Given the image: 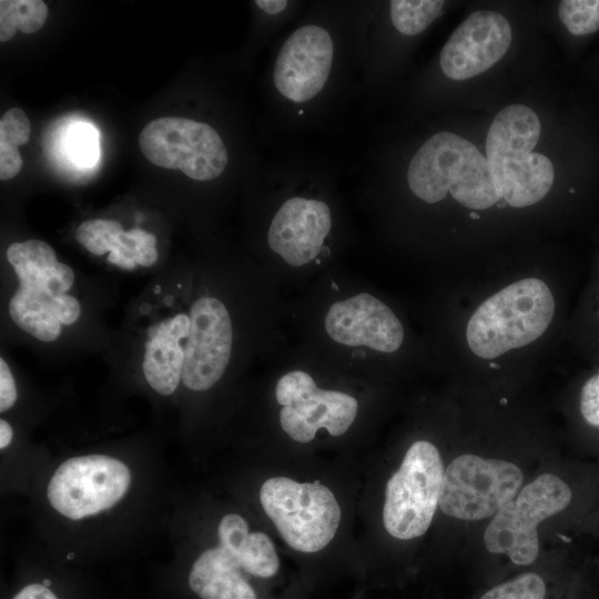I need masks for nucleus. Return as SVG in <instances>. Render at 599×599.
I'll return each mask as SVG.
<instances>
[{
  "instance_id": "20",
  "label": "nucleus",
  "mask_w": 599,
  "mask_h": 599,
  "mask_svg": "<svg viewBox=\"0 0 599 599\" xmlns=\"http://www.w3.org/2000/svg\"><path fill=\"white\" fill-rule=\"evenodd\" d=\"M220 546L234 555L241 562L243 570L251 576L270 578L280 568L274 545L270 537L263 532H247L234 544Z\"/></svg>"
},
{
  "instance_id": "28",
  "label": "nucleus",
  "mask_w": 599,
  "mask_h": 599,
  "mask_svg": "<svg viewBox=\"0 0 599 599\" xmlns=\"http://www.w3.org/2000/svg\"><path fill=\"white\" fill-rule=\"evenodd\" d=\"M17 400V387L7 362L0 358V412L10 409Z\"/></svg>"
},
{
  "instance_id": "12",
  "label": "nucleus",
  "mask_w": 599,
  "mask_h": 599,
  "mask_svg": "<svg viewBox=\"0 0 599 599\" xmlns=\"http://www.w3.org/2000/svg\"><path fill=\"white\" fill-rule=\"evenodd\" d=\"M190 319L189 336L183 343L182 382L187 389L203 392L221 379L229 365L233 327L226 306L213 296L195 300Z\"/></svg>"
},
{
  "instance_id": "2",
  "label": "nucleus",
  "mask_w": 599,
  "mask_h": 599,
  "mask_svg": "<svg viewBox=\"0 0 599 599\" xmlns=\"http://www.w3.org/2000/svg\"><path fill=\"white\" fill-rule=\"evenodd\" d=\"M410 191L426 203H437L449 192L461 205L486 210L500 197L485 155L466 139L447 131L430 136L407 169Z\"/></svg>"
},
{
  "instance_id": "17",
  "label": "nucleus",
  "mask_w": 599,
  "mask_h": 599,
  "mask_svg": "<svg viewBox=\"0 0 599 599\" xmlns=\"http://www.w3.org/2000/svg\"><path fill=\"white\" fill-rule=\"evenodd\" d=\"M190 326V315L177 313L148 329L142 370L150 387L160 395L173 394L182 379L183 343Z\"/></svg>"
},
{
  "instance_id": "3",
  "label": "nucleus",
  "mask_w": 599,
  "mask_h": 599,
  "mask_svg": "<svg viewBox=\"0 0 599 599\" xmlns=\"http://www.w3.org/2000/svg\"><path fill=\"white\" fill-rule=\"evenodd\" d=\"M556 303L548 285L535 277L509 284L484 301L470 316L466 339L470 351L494 359L539 338L549 327Z\"/></svg>"
},
{
  "instance_id": "32",
  "label": "nucleus",
  "mask_w": 599,
  "mask_h": 599,
  "mask_svg": "<svg viewBox=\"0 0 599 599\" xmlns=\"http://www.w3.org/2000/svg\"><path fill=\"white\" fill-rule=\"evenodd\" d=\"M12 436H13L12 427L7 420L1 419L0 420V448L1 449L6 448L11 443Z\"/></svg>"
},
{
  "instance_id": "29",
  "label": "nucleus",
  "mask_w": 599,
  "mask_h": 599,
  "mask_svg": "<svg viewBox=\"0 0 599 599\" xmlns=\"http://www.w3.org/2000/svg\"><path fill=\"white\" fill-rule=\"evenodd\" d=\"M22 158L17 148L0 144V179L2 181L14 177L22 169Z\"/></svg>"
},
{
  "instance_id": "10",
  "label": "nucleus",
  "mask_w": 599,
  "mask_h": 599,
  "mask_svg": "<svg viewBox=\"0 0 599 599\" xmlns=\"http://www.w3.org/2000/svg\"><path fill=\"white\" fill-rule=\"evenodd\" d=\"M131 483L129 468L105 455L67 459L48 485V499L61 515L77 520L115 505Z\"/></svg>"
},
{
  "instance_id": "16",
  "label": "nucleus",
  "mask_w": 599,
  "mask_h": 599,
  "mask_svg": "<svg viewBox=\"0 0 599 599\" xmlns=\"http://www.w3.org/2000/svg\"><path fill=\"white\" fill-rule=\"evenodd\" d=\"M331 229L332 213L325 202L293 196L273 216L267 243L287 264L298 267L316 258Z\"/></svg>"
},
{
  "instance_id": "31",
  "label": "nucleus",
  "mask_w": 599,
  "mask_h": 599,
  "mask_svg": "<svg viewBox=\"0 0 599 599\" xmlns=\"http://www.w3.org/2000/svg\"><path fill=\"white\" fill-rule=\"evenodd\" d=\"M255 4L261 8L263 11L270 14H276L283 11L287 1L284 0H256Z\"/></svg>"
},
{
  "instance_id": "9",
  "label": "nucleus",
  "mask_w": 599,
  "mask_h": 599,
  "mask_svg": "<svg viewBox=\"0 0 599 599\" xmlns=\"http://www.w3.org/2000/svg\"><path fill=\"white\" fill-rule=\"evenodd\" d=\"M139 145L151 163L180 170L196 181L219 177L229 162L226 146L216 130L186 118L152 120L142 129Z\"/></svg>"
},
{
  "instance_id": "14",
  "label": "nucleus",
  "mask_w": 599,
  "mask_h": 599,
  "mask_svg": "<svg viewBox=\"0 0 599 599\" xmlns=\"http://www.w3.org/2000/svg\"><path fill=\"white\" fill-rule=\"evenodd\" d=\"M511 38V27L502 14L476 11L458 26L443 47L440 68L453 80L470 79L498 62Z\"/></svg>"
},
{
  "instance_id": "6",
  "label": "nucleus",
  "mask_w": 599,
  "mask_h": 599,
  "mask_svg": "<svg viewBox=\"0 0 599 599\" xmlns=\"http://www.w3.org/2000/svg\"><path fill=\"white\" fill-rule=\"evenodd\" d=\"M444 473L439 451L432 443L410 445L386 485L383 521L390 536L408 540L427 531L439 506Z\"/></svg>"
},
{
  "instance_id": "18",
  "label": "nucleus",
  "mask_w": 599,
  "mask_h": 599,
  "mask_svg": "<svg viewBox=\"0 0 599 599\" xmlns=\"http://www.w3.org/2000/svg\"><path fill=\"white\" fill-rule=\"evenodd\" d=\"M242 571L238 559L219 545L194 561L189 585L201 599H257Z\"/></svg>"
},
{
  "instance_id": "13",
  "label": "nucleus",
  "mask_w": 599,
  "mask_h": 599,
  "mask_svg": "<svg viewBox=\"0 0 599 599\" xmlns=\"http://www.w3.org/2000/svg\"><path fill=\"white\" fill-rule=\"evenodd\" d=\"M333 53L327 30L315 24L301 27L278 51L273 71L275 88L293 102L312 100L327 81Z\"/></svg>"
},
{
  "instance_id": "1",
  "label": "nucleus",
  "mask_w": 599,
  "mask_h": 599,
  "mask_svg": "<svg viewBox=\"0 0 599 599\" xmlns=\"http://www.w3.org/2000/svg\"><path fill=\"white\" fill-rule=\"evenodd\" d=\"M540 128L535 111L522 104L504 108L489 128L486 159L491 179L500 200L512 207L538 203L552 186L551 161L532 152Z\"/></svg>"
},
{
  "instance_id": "23",
  "label": "nucleus",
  "mask_w": 599,
  "mask_h": 599,
  "mask_svg": "<svg viewBox=\"0 0 599 599\" xmlns=\"http://www.w3.org/2000/svg\"><path fill=\"white\" fill-rule=\"evenodd\" d=\"M558 16L573 35H586L599 30V0L560 1Z\"/></svg>"
},
{
  "instance_id": "27",
  "label": "nucleus",
  "mask_w": 599,
  "mask_h": 599,
  "mask_svg": "<svg viewBox=\"0 0 599 599\" xmlns=\"http://www.w3.org/2000/svg\"><path fill=\"white\" fill-rule=\"evenodd\" d=\"M579 413L583 422L599 429V370L590 376L579 393Z\"/></svg>"
},
{
  "instance_id": "33",
  "label": "nucleus",
  "mask_w": 599,
  "mask_h": 599,
  "mask_svg": "<svg viewBox=\"0 0 599 599\" xmlns=\"http://www.w3.org/2000/svg\"><path fill=\"white\" fill-rule=\"evenodd\" d=\"M471 216H473V217H475V219H477V217H478V215H477V214H475V213H471Z\"/></svg>"
},
{
  "instance_id": "19",
  "label": "nucleus",
  "mask_w": 599,
  "mask_h": 599,
  "mask_svg": "<svg viewBox=\"0 0 599 599\" xmlns=\"http://www.w3.org/2000/svg\"><path fill=\"white\" fill-rule=\"evenodd\" d=\"M122 225L115 220L91 219L75 231L77 241L94 255L109 253L108 261L124 270L136 265L126 258L122 242Z\"/></svg>"
},
{
  "instance_id": "26",
  "label": "nucleus",
  "mask_w": 599,
  "mask_h": 599,
  "mask_svg": "<svg viewBox=\"0 0 599 599\" xmlns=\"http://www.w3.org/2000/svg\"><path fill=\"white\" fill-rule=\"evenodd\" d=\"M30 121L20 108L9 109L0 120V144L11 148L26 144L30 139Z\"/></svg>"
},
{
  "instance_id": "25",
  "label": "nucleus",
  "mask_w": 599,
  "mask_h": 599,
  "mask_svg": "<svg viewBox=\"0 0 599 599\" xmlns=\"http://www.w3.org/2000/svg\"><path fill=\"white\" fill-rule=\"evenodd\" d=\"M65 151L73 162L90 166L99 154L97 131L89 124L72 125L65 136Z\"/></svg>"
},
{
  "instance_id": "22",
  "label": "nucleus",
  "mask_w": 599,
  "mask_h": 599,
  "mask_svg": "<svg viewBox=\"0 0 599 599\" xmlns=\"http://www.w3.org/2000/svg\"><path fill=\"white\" fill-rule=\"evenodd\" d=\"M444 3L437 0H393L389 2L390 19L397 31L415 35L441 14Z\"/></svg>"
},
{
  "instance_id": "8",
  "label": "nucleus",
  "mask_w": 599,
  "mask_h": 599,
  "mask_svg": "<svg viewBox=\"0 0 599 599\" xmlns=\"http://www.w3.org/2000/svg\"><path fill=\"white\" fill-rule=\"evenodd\" d=\"M522 481L521 469L510 461L464 454L445 469L439 507L460 520L494 517L517 496Z\"/></svg>"
},
{
  "instance_id": "7",
  "label": "nucleus",
  "mask_w": 599,
  "mask_h": 599,
  "mask_svg": "<svg viewBox=\"0 0 599 599\" xmlns=\"http://www.w3.org/2000/svg\"><path fill=\"white\" fill-rule=\"evenodd\" d=\"M572 499L573 491L564 479L540 475L493 517L484 534L486 549L506 554L516 565H530L539 552L538 525L564 511Z\"/></svg>"
},
{
  "instance_id": "5",
  "label": "nucleus",
  "mask_w": 599,
  "mask_h": 599,
  "mask_svg": "<svg viewBox=\"0 0 599 599\" xmlns=\"http://www.w3.org/2000/svg\"><path fill=\"white\" fill-rule=\"evenodd\" d=\"M260 500L282 538L301 552H316L334 538L342 518L331 489L319 481L273 477L261 487Z\"/></svg>"
},
{
  "instance_id": "4",
  "label": "nucleus",
  "mask_w": 599,
  "mask_h": 599,
  "mask_svg": "<svg viewBox=\"0 0 599 599\" xmlns=\"http://www.w3.org/2000/svg\"><path fill=\"white\" fill-rule=\"evenodd\" d=\"M6 255L19 281L9 302L11 319L40 342L55 341L61 324L53 308L75 281L72 268L58 261L52 246L41 240L14 242Z\"/></svg>"
},
{
  "instance_id": "21",
  "label": "nucleus",
  "mask_w": 599,
  "mask_h": 599,
  "mask_svg": "<svg viewBox=\"0 0 599 599\" xmlns=\"http://www.w3.org/2000/svg\"><path fill=\"white\" fill-rule=\"evenodd\" d=\"M48 18V7L42 0L0 1V42L9 41L20 30L33 33Z\"/></svg>"
},
{
  "instance_id": "15",
  "label": "nucleus",
  "mask_w": 599,
  "mask_h": 599,
  "mask_svg": "<svg viewBox=\"0 0 599 599\" xmlns=\"http://www.w3.org/2000/svg\"><path fill=\"white\" fill-rule=\"evenodd\" d=\"M325 331L338 344L365 346L394 353L403 344L404 327L395 313L380 300L359 293L335 302L326 313Z\"/></svg>"
},
{
  "instance_id": "30",
  "label": "nucleus",
  "mask_w": 599,
  "mask_h": 599,
  "mask_svg": "<svg viewBox=\"0 0 599 599\" xmlns=\"http://www.w3.org/2000/svg\"><path fill=\"white\" fill-rule=\"evenodd\" d=\"M12 599H58V597L43 583H30Z\"/></svg>"
},
{
  "instance_id": "11",
  "label": "nucleus",
  "mask_w": 599,
  "mask_h": 599,
  "mask_svg": "<svg viewBox=\"0 0 599 599\" xmlns=\"http://www.w3.org/2000/svg\"><path fill=\"white\" fill-rule=\"evenodd\" d=\"M275 397L282 406V429L297 443H309L324 428L332 436H341L354 423L358 402L353 396L321 389L313 377L303 370L284 374L276 383Z\"/></svg>"
},
{
  "instance_id": "24",
  "label": "nucleus",
  "mask_w": 599,
  "mask_h": 599,
  "mask_svg": "<svg viewBox=\"0 0 599 599\" xmlns=\"http://www.w3.org/2000/svg\"><path fill=\"white\" fill-rule=\"evenodd\" d=\"M545 596L544 579L535 572H526L491 588L479 599H544Z\"/></svg>"
}]
</instances>
